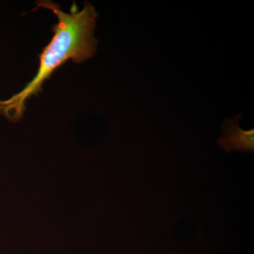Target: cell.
Masks as SVG:
<instances>
[{
	"mask_svg": "<svg viewBox=\"0 0 254 254\" xmlns=\"http://www.w3.org/2000/svg\"><path fill=\"white\" fill-rule=\"evenodd\" d=\"M242 118V113L240 112L234 118H225L222 124V136L217 141V143L227 153L237 150L242 153H254V129L242 130L239 126Z\"/></svg>",
	"mask_w": 254,
	"mask_h": 254,
	"instance_id": "cell-2",
	"label": "cell"
},
{
	"mask_svg": "<svg viewBox=\"0 0 254 254\" xmlns=\"http://www.w3.org/2000/svg\"><path fill=\"white\" fill-rule=\"evenodd\" d=\"M38 7L51 10L58 22L53 25L54 36L39 55V66L36 76L26 86L9 99L0 100V114L11 122H17L26 110V103L43 90V84L68 60L81 63L90 59L97 51L98 40L94 38L95 23L98 17L94 6L86 1L78 11L73 1L69 12L52 1H38Z\"/></svg>",
	"mask_w": 254,
	"mask_h": 254,
	"instance_id": "cell-1",
	"label": "cell"
}]
</instances>
